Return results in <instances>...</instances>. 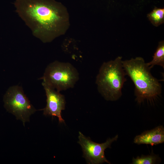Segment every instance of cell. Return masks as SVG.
<instances>
[{
    "instance_id": "obj_9",
    "label": "cell",
    "mask_w": 164,
    "mask_h": 164,
    "mask_svg": "<svg viewBox=\"0 0 164 164\" xmlns=\"http://www.w3.org/2000/svg\"><path fill=\"white\" fill-rule=\"evenodd\" d=\"M151 69L155 65H158L164 68V41L159 43L158 46L153 56L152 59L146 63Z\"/></svg>"
},
{
    "instance_id": "obj_7",
    "label": "cell",
    "mask_w": 164,
    "mask_h": 164,
    "mask_svg": "<svg viewBox=\"0 0 164 164\" xmlns=\"http://www.w3.org/2000/svg\"><path fill=\"white\" fill-rule=\"evenodd\" d=\"M42 84L47 97L46 106L41 110L43 111V114L56 117L59 123H64L61 115L62 111L65 109L66 101L64 96L44 82Z\"/></svg>"
},
{
    "instance_id": "obj_10",
    "label": "cell",
    "mask_w": 164,
    "mask_h": 164,
    "mask_svg": "<svg viewBox=\"0 0 164 164\" xmlns=\"http://www.w3.org/2000/svg\"><path fill=\"white\" fill-rule=\"evenodd\" d=\"M147 16L151 23L157 27L164 22V9L155 7Z\"/></svg>"
},
{
    "instance_id": "obj_6",
    "label": "cell",
    "mask_w": 164,
    "mask_h": 164,
    "mask_svg": "<svg viewBox=\"0 0 164 164\" xmlns=\"http://www.w3.org/2000/svg\"><path fill=\"white\" fill-rule=\"evenodd\" d=\"M79 133L78 143L82 147L83 157L87 163L98 164L105 162L110 164L105 157L104 151L107 148H110L111 144L117 140L118 135L108 138L104 143L100 144L93 142L90 138L86 137L80 132Z\"/></svg>"
},
{
    "instance_id": "obj_2",
    "label": "cell",
    "mask_w": 164,
    "mask_h": 164,
    "mask_svg": "<svg viewBox=\"0 0 164 164\" xmlns=\"http://www.w3.org/2000/svg\"><path fill=\"white\" fill-rule=\"evenodd\" d=\"M122 63L126 75L134 84L135 94L138 103L153 99L161 93V84L152 75L151 69L143 58H132L122 60Z\"/></svg>"
},
{
    "instance_id": "obj_3",
    "label": "cell",
    "mask_w": 164,
    "mask_h": 164,
    "mask_svg": "<svg viewBox=\"0 0 164 164\" xmlns=\"http://www.w3.org/2000/svg\"><path fill=\"white\" fill-rule=\"evenodd\" d=\"M122 57L104 62L96 77V83L99 93L107 101L118 100L122 95V89L127 80L123 67Z\"/></svg>"
},
{
    "instance_id": "obj_11",
    "label": "cell",
    "mask_w": 164,
    "mask_h": 164,
    "mask_svg": "<svg viewBox=\"0 0 164 164\" xmlns=\"http://www.w3.org/2000/svg\"><path fill=\"white\" fill-rule=\"evenodd\" d=\"M157 156L151 154L140 156H138L136 158H133L132 160V164H154L157 161Z\"/></svg>"
},
{
    "instance_id": "obj_8",
    "label": "cell",
    "mask_w": 164,
    "mask_h": 164,
    "mask_svg": "<svg viewBox=\"0 0 164 164\" xmlns=\"http://www.w3.org/2000/svg\"><path fill=\"white\" fill-rule=\"evenodd\" d=\"M164 142V128L160 125L150 130L146 131L135 138L134 142L140 145H156Z\"/></svg>"
},
{
    "instance_id": "obj_5",
    "label": "cell",
    "mask_w": 164,
    "mask_h": 164,
    "mask_svg": "<svg viewBox=\"0 0 164 164\" xmlns=\"http://www.w3.org/2000/svg\"><path fill=\"white\" fill-rule=\"evenodd\" d=\"M4 106L9 112L21 120L24 126L29 121V117L36 111L24 93L22 87L18 85L9 87L4 96Z\"/></svg>"
},
{
    "instance_id": "obj_1",
    "label": "cell",
    "mask_w": 164,
    "mask_h": 164,
    "mask_svg": "<svg viewBox=\"0 0 164 164\" xmlns=\"http://www.w3.org/2000/svg\"><path fill=\"white\" fill-rule=\"evenodd\" d=\"M14 5L33 36L44 43L64 34L69 26L66 9L55 0H15Z\"/></svg>"
},
{
    "instance_id": "obj_4",
    "label": "cell",
    "mask_w": 164,
    "mask_h": 164,
    "mask_svg": "<svg viewBox=\"0 0 164 164\" xmlns=\"http://www.w3.org/2000/svg\"><path fill=\"white\" fill-rule=\"evenodd\" d=\"M79 78L77 70L71 64L56 61L47 66L41 79L60 92L73 87Z\"/></svg>"
}]
</instances>
